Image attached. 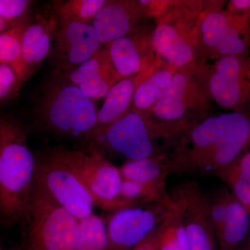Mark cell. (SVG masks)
<instances>
[{
    "label": "cell",
    "mask_w": 250,
    "mask_h": 250,
    "mask_svg": "<svg viewBox=\"0 0 250 250\" xmlns=\"http://www.w3.org/2000/svg\"><path fill=\"white\" fill-rule=\"evenodd\" d=\"M171 197L170 210L158 229L157 250H189L180 206L175 199Z\"/></svg>",
    "instance_id": "7402d4cb"
},
{
    "label": "cell",
    "mask_w": 250,
    "mask_h": 250,
    "mask_svg": "<svg viewBox=\"0 0 250 250\" xmlns=\"http://www.w3.org/2000/svg\"><path fill=\"white\" fill-rule=\"evenodd\" d=\"M36 159L17 120L0 116V221L22 223L33 188Z\"/></svg>",
    "instance_id": "7a4b0ae2"
},
{
    "label": "cell",
    "mask_w": 250,
    "mask_h": 250,
    "mask_svg": "<svg viewBox=\"0 0 250 250\" xmlns=\"http://www.w3.org/2000/svg\"><path fill=\"white\" fill-rule=\"evenodd\" d=\"M216 175L228 184L230 192L250 214V151Z\"/></svg>",
    "instance_id": "603a6c76"
},
{
    "label": "cell",
    "mask_w": 250,
    "mask_h": 250,
    "mask_svg": "<svg viewBox=\"0 0 250 250\" xmlns=\"http://www.w3.org/2000/svg\"><path fill=\"white\" fill-rule=\"evenodd\" d=\"M149 74L125 77L111 87L104 98L103 106L99 109L98 124L89 141L92 146L111 125L130 111L136 88Z\"/></svg>",
    "instance_id": "ac0fdd59"
},
{
    "label": "cell",
    "mask_w": 250,
    "mask_h": 250,
    "mask_svg": "<svg viewBox=\"0 0 250 250\" xmlns=\"http://www.w3.org/2000/svg\"><path fill=\"white\" fill-rule=\"evenodd\" d=\"M225 11L235 27L250 35V0H231Z\"/></svg>",
    "instance_id": "f1b7e54d"
},
{
    "label": "cell",
    "mask_w": 250,
    "mask_h": 250,
    "mask_svg": "<svg viewBox=\"0 0 250 250\" xmlns=\"http://www.w3.org/2000/svg\"><path fill=\"white\" fill-rule=\"evenodd\" d=\"M79 221L34 182L22 222L24 250H76Z\"/></svg>",
    "instance_id": "8992f818"
},
{
    "label": "cell",
    "mask_w": 250,
    "mask_h": 250,
    "mask_svg": "<svg viewBox=\"0 0 250 250\" xmlns=\"http://www.w3.org/2000/svg\"><path fill=\"white\" fill-rule=\"evenodd\" d=\"M179 138L147 117L130 110L111 125L94 147L103 143L108 149L129 160H138L167 154Z\"/></svg>",
    "instance_id": "52a82bcc"
},
{
    "label": "cell",
    "mask_w": 250,
    "mask_h": 250,
    "mask_svg": "<svg viewBox=\"0 0 250 250\" xmlns=\"http://www.w3.org/2000/svg\"><path fill=\"white\" fill-rule=\"evenodd\" d=\"M250 146V116L210 115L181 137L169 154L173 173L214 174L236 162Z\"/></svg>",
    "instance_id": "6da1fadb"
},
{
    "label": "cell",
    "mask_w": 250,
    "mask_h": 250,
    "mask_svg": "<svg viewBox=\"0 0 250 250\" xmlns=\"http://www.w3.org/2000/svg\"><path fill=\"white\" fill-rule=\"evenodd\" d=\"M76 250H111L103 218L93 213L79 221Z\"/></svg>",
    "instance_id": "cb8c5ba5"
},
{
    "label": "cell",
    "mask_w": 250,
    "mask_h": 250,
    "mask_svg": "<svg viewBox=\"0 0 250 250\" xmlns=\"http://www.w3.org/2000/svg\"><path fill=\"white\" fill-rule=\"evenodd\" d=\"M224 1H169L154 19L152 45L158 61L174 69L183 68L202 61L200 26L210 10L222 8Z\"/></svg>",
    "instance_id": "277c9868"
},
{
    "label": "cell",
    "mask_w": 250,
    "mask_h": 250,
    "mask_svg": "<svg viewBox=\"0 0 250 250\" xmlns=\"http://www.w3.org/2000/svg\"><path fill=\"white\" fill-rule=\"evenodd\" d=\"M54 150L84 186L95 206L112 213L133 207L122 196L123 178L120 167L106 159L100 150L62 147Z\"/></svg>",
    "instance_id": "ba28073f"
},
{
    "label": "cell",
    "mask_w": 250,
    "mask_h": 250,
    "mask_svg": "<svg viewBox=\"0 0 250 250\" xmlns=\"http://www.w3.org/2000/svg\"><path fill=\"white\" fill-rule=\"evenodd\" d=\"M249 250H250V248H249Z\"/></svg>",
    "instance_id": "e575fe53"
},
{
    "label": "cell",
    "mask_w": 250,
    "mask_h": 250,
    "mask_svg": "<svg viewBox=\"0 0 250 250\" xmlns=\"http://www.w3.org/2000/svg\"><path fill=\"white\" fill-rule=\"evenodd\" d=\"M0 250H17L16 249H13V248H7L6 247L3 246L2 244L0 243Z\"/></svg>",
    "instance_id": "836d02e7"
},
{
    "label": "cell",
    "mask_w": 250,
    "mask_h": 250,
    "mask_svg": "<svg viewBox=\"0 0 250 250\" xmlns=\"http://www.w3.org/2000/svg\"><path fill=\"white\" fill-rule=\"evenodd\" d=\"M120 170L124 179L149 184L164 190H167V177L173 173L168 154L126 161Z\"/></svg>",
    "instance_id": "ffe728a7"
},
{
    "label": "cell",
    "mask_w": 250,
    "mask_h": 250,
    "mask_svg": "<svg viewBox=\"0 0 250 250\" xmlns=\"http://www.w3.org/2000/svg\"><path fill=\"white\" fill-rule=\"evenodd\" d=\"M27 26L18 22L9 30L0 34V63L11 67L18 78L17 89L22 77V38Z\"/></svg>",
    "instance_id": "d4e9b609"
},
{
    "label": "cell",
    "mask_w": 250,
    "mask_h": 250,
    "mask_svg": "<svg viewBox=\"0 0 250 250\" xmlns=\"http://www.w3.org/2000/svg\"><path fill=\"white\" fill-rule=\"evenodd\" d=\"M17 23L16 21H9L6 18L0 17V34L9 30Z\"/></svg>",
    "instance_id": "d6a6232c"
},
{
    "label": "cell",
    "mask_w": 250,
    "mask_h": 250,
    "mask_svg": "<svg viewBox=\"0 0 250 250\" xmlns=\"http://www.w3.org/2000/svg\"><path fill=\"white\" fill-rule=\"evenodd\" d=\"M148 17L140 1L106 0L93 22L102 45L129 35Z\"/></svg>",
    "instance_id": "9a60e30c"
},
{
    "label": "cell",
    "mask_w": 250,
    "mask_h": 250,
    "mask_svg": "<svg viewBox=\"0 0 250 250\" xmlns=\"http://www.w3.org/2000/svg\"><path fill=\"white\" fill-rule=\"evenodd\" d=\"M16 72L9 65L0 63V100L17 89Z\"/></svg>",
    "instance_id": "4dcf8cb0"
},
{
    "label": "cell",
    "mask_w": 250,
    "mask_h": 250,
    "mask_svg": "<svg viewBox=\"0 0 250 250\" xmlns=\"http://www.w3.org/2000/svg\"><path fill=\"white\" fill-rule=\"evenodd\" d=\"M57 72L93 101L104 98L111 87L121 80L112 65L107 50L103 47L75 68Z\"/></svg>",
    "instance_id": "2e32d148"
},
{
    "label": "cell",
    "mask_w": 250,
    "mask_h": 250,
    "mask_svg": "<svg viewBox=\"0 0 250 250\" xmlns=\"http://www.w3.org/2000/svg\"><path fill=\"white\" fill-rule=\"evenodd\" d=\"M250 228V214L231 192L228 214L215 233L219 250H239Z\"/></svg>",
    "instance_id": "d6986e66"
},
{
    "label": "cell",
    "mask_w": 250,
    "mask_h": 250,
    "mask_svg": "<svg viewBox=\"0 0 250 250\" xmlns=\"http://www.w3.org/2000/svg\"><path fill=\"white\" fill-rule=\"evenodd\" d=\"M172 204H149L113 212L106 229L111 250H131L164 223Z\"/></svg>",
    "instance_id": "8fae6325"
},
{
    "label": "cell",
    "mask_w": 250,
    "mask_h": 250,
    "mask_svg": "<svg viewBox=\"0 0 250 250\" xmlns=\"http://www.w3.org/2000/svg\"><path fill=\"white\" fill-rule=\"evenodd\" d=\"M59 23L57 15L47 17L39 16L36 22L27 26L24 29L21 52L22 77L19 88L39 69L48 56Z\"/></svg>",
    "instance_id": "e0dca14e"
},
{
    "label": "cell",
    "mask_w": 250,
    "mask_h": 250,
    "mask_svg": "<svg viewBox=\"0 0 250 250\" xmlns=\"http://www.w3.org/2000/svg\"><path fill=\"white\" fill-rule=\"evenodd\" d=\"M208 83L213 103L250 116V55L215 61L208 65Z\"/></svg>",
    "instance_id": "30bf717a"
},
{
    "label": "cell",
    "mask_w": 250,
    "mask_h": 250,
    "mask_svg": "<svg viewBox=\"0 0 250 250\" xmlns=\"http://www.w3.org/2000/svg\"><path fill=\"white\" fill-rule=\"evenodd\" d=\"M140 27L106 45L110 60L121 79L151 73L161 62L152 45V33Z\"/></svg>",
    "instance_id": "4fadbf2b"
},
{
    "label": "cell",
    "mask_w": 250,
    "mask_h": 250,
    "mask_svg": "<svg viewBox=\"0 0 250 250\" xmlns=\"http://www.w3.org/2000/svg\"><path fill=\"white\" fill-rule=\"evenodd\" d=\"M31 2L27 0H0V17L16 21L29 9Z\"/></svg>",
    "instance_id": "f546056e"
},
{
    "label": "cell",
    "mask_w": 250,
    "mask_h": 250,
    "mask_svg": "<svg viewBox=\"0 0 250 250\" xmlns=\"http://www.w3.org/2000/svg\"><path fill=\"white\" fill-rule=\"evenodd\" d=\"M98 111L95 101L55 71L39 95L34 116L38 127L46 134L89 142Z\"/></svg>",
    "instance_id": "3957f363"
},
{
    "label": "cell",
    "mask_w": 250,
    "mask_h": 250,
    "mask_svg": "<svg viewBox=\"0 0 250 250\" xmlns=\"http://www.w3.org/2000/svg\"><path fill=\"white\" fill-rule=\"evenodd\" d=\"M176 70L162 63L158 65L138 85L130 110L147 117L170 84Z\"/></svg>",
    "instance_id": "44dd1931"
},
{
    "label": "cell",
    "mask_w": 250,
    "mask_h": 250,
    "mask_svg": "<svg viewBox=\"0 0 250 250\" xmlns=\"http://www.w3.org/2000/svg\"><path fill=\"white\" fill-rule=\"evenodd\" d=\"M55 71L65 72L93 57L102 44L93 24L59 20L54 40Z\"/></svg>",
    "instance_id": "5bb4252c"
},
{
    "label": "cell",
    "mask_w": 250,
    "mask_h": 250,
    "mask_svg": "<svg viewBox=\"0 0 250 250\" xmlns=\"http://www.w3.org/2000/svg\"><path fill=\"white\" fill-rule=\"evenodd\" d=\"M158 229L131 250H157Z\"/></svg>",
    "instance_id": "1f68e13d"
},
{
    "label": "cell",
    "mask_w": 250,
    "mask_h": 250,
    "mask_svg": "<svg viewBox=\"0 0 250 250\" xmlns=\"http://www.w3.org/2000/svg\"><path fill=\"white\" fill-rule=\"evenodd\" d=\"M230 197V190L223 188L212 198H208V215L214 234L221 227L228 214Z\"/></svg>",
    "instance_id": "83f0119b"
},
{
    "label": "cell",
    "mask_w": 250,
    "mask_h": 250,
    "mask_svg": "<svg viewBox=\"0 0 250 250\" xmlns=\"http://www.w3.org/2000/svg\"><path fill=\"white\" fill-rule=\"evenodd\" d=\"M178 202L189 250H218L208 215V198L195 182L179 186L171 195Z\"/></svg>",
    "instance_id": "7c38bea8"
},
{
    "label": "cell",
    "mask_w": 250,
    "mask_h": 250,
    "mask_svg": "<svg viewBox=\"0 0 250 250\" xmlns=\"http://www.w3.org/2000/svg\"><path fill=\"white\" fill-rule=\"evenodd\" d=\"M35 184L79 220L93 214V198L54 149L36 159Z\"/></svg>",
    "instance_id": "9c48e42d"
},
{
    "label": "cell",
    "mask_w": 250,
    "mask_h": 250,
    "mask_svg": "<svg viewBox=\"0 0 250 250\" xmlns=\"http://www.w3.org/2000/svg\"><path fill=\"white\" fill-rule=\"evenodd\" d=\"M106 0H69L57 3L55 11L62 21H75L93 24L95 16L106 4Z\"/></svg>",
    "instance_id": "484cf974"
},
{
    "label": "cell",
    "mask_w": 250,
    "mask_h": 250,
    "mask_svg": "<svg viewBox=\"0 0 250 250\" xmlns=\"http://www.w3.org/2000/svg\"><path fill=\"white\" fill-rule=\"evenodd\" d=\"M208 64L198 62L176 70L170 84L147 118L182 137L210 116Z\"/></svg>",
    "instance_id": "5b68a950"
},
{
    "label": "cell",
    "mask_w": 250,
    "mask_h": 250,
    "mask_svg": "<svg viewBox=\"0 0 250 250\" xmlns=\"http://www.w3.org/2000/svg\"><path fill=\"white\" fill-rule=\"evenodd\" d=\"M122 196L133 207L154 203H167L171 200L167 190L123 179Z\"/></svg>",
    "instance_id": "4316f807"
}]
</instances>
